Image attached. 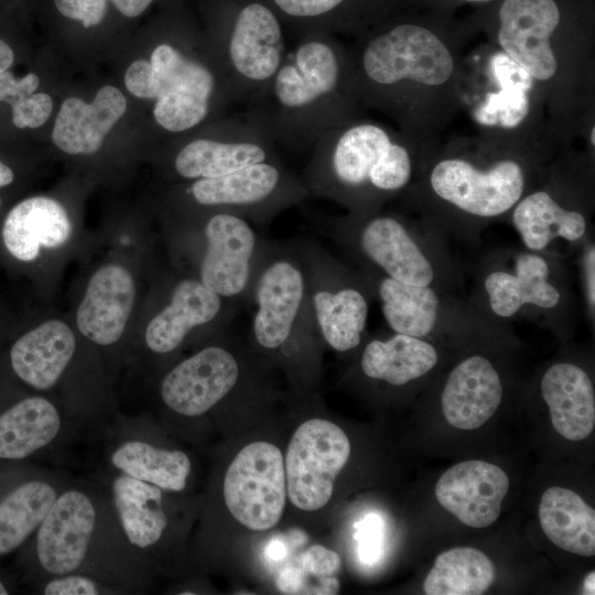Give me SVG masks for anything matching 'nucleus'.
I'll return each instance as SVG.
<instances>
[{
  "label": "nucleus",
  "mask_w": 595,
  "mask_h": 595,
  "mask_svg": "<svg viewBox=\"0 0 595 595\" xmlns=\"http://www.w3.org/2000/svg\"><path fill=\"white\" fill-rule=\"evenodd\" d=\"M345 54L323 33L306 35L285 54L251 109L275 142L314 144L331 129L346 123L353 85Z\"/></svg>",
  "instance_id": "nucleus-1"
},
{
  "label": "nucleus",
  "mask_w": 595,
  "mask_h": 595,
  "mask_svg": "<svg viewBox=\"0 0 595 595\" xmlns=\"http://www.w3.org/2000/svg\"><path fill=\"white\" fill-rule=\"evenodd\" d=\"M413 173L409 151L378 125L339 126L315 143L302 180L309 195L338 202L351 214L377 212Z\"/></svg>",
  "instance_id": "nucleus-2"
},
{
  "label": "nucleus",
  "mask_w": 595,
  "mask_h": 595,
  "mask_svg": "<svg viewBox=\"0 0 595 595\" xmlns=\"http://www.w3.org/2000/svg\"><path fill=\"white\" fill-rule=\"evenodd\" d=\"M322 231L363 266L399 282L453 293L458 270L448 239L437 229L421 231L394 215L349 214L321 224Z\"/></svg>",
  "instance_id": "nucleus-3"
},
{
  "label": "nucleus",
  "mask_w": 595,
  "mask_h": 595,
  "mask_svg": "<svg viewBox=\"0 0 595 595\" xmlns=\"http://www.w3.org/2000/svg\"><path fill=\"white\" fill-rule=\"evenodd\" d=\"M486 321L507 326L526 316L569 326L575 300L565 264L553 251L501 250L484 258L468 302Z\"/></svg>",
  "instance_id": "nucleus-4"
},
{
  "label": "nucleus",
  "mask_w": 595,
  "mask_h": 595,
  "mask_svg": "<svg viewBox=\"0 0 595 595\" xmlns=\"http://www.w3.org/2000/svg\"><path fill=\"white\" fill-rule=\"evenodd\" d=\"M249 300L256 305L251 335L263 350L285 353L292 346L299 348L322 338L298 245H264Z\"/></svg>",
  "instance_id": "nucleus-5"
},
{
  "label": "nucleus",
  "mask_w": 595,
  "mask_h": 595,
  "mask_svg": "<svg viewBox=\"0 0 595 595\" xmlns=\"http://www.w3.org/2000/svg\"><path fill=\"white\" fill-rule=\"evenodd\" d=\"M286 54L280 22L260 2L244 3L217 35L216 62L231 101H257Z\"/></svg>",
  "instance_id": "nucleus-6"
},
{
  "label": "nucleus",
  "mask_w": 595,
  "mask_h": 595,
  "mask_svg": "<svg viewBox=\"0 0 595 595\" xmlns=\"http://www.w3.org/2000/svg\"><path fill=\"white\" fill-rule=\"evenodd\" d=\"M148 99H154L153 117L165 131L182 133L208 119L216 107L231 101L216 63L184 54L170 43L151 52Z\"/></svg>",
  "instance_id": "nucleus-7"
},
{
  "label": "nucleus",
  "mask_w": 595,
  "mask_h": 595,
  "mask_svg": "<svg viewBox=\"0 0 595 595\" xmlns=\"http://www.w3.org/2000/svg\"><path fill=\"white\" fill-rule=\"evenodd\" d=\"M298 247L322 340L339 353L357 348L363 343L374 298L367 280L359 270L342 263L314 242Z\"/></svg>",
  "instance_id": "nucleus-8"
},
{
  "label": "nucleus",
  "mask_w": 595,
  "mask_h": 595,
  "mask_svg": "<svg viewBox=\"0 0 595 595\" xmlns=\"http://www.w3.org/2000/svg\"><path fill=\"white\" fill-rule=\"evenodd\" d=\"M185 194L212 213H229L256 223L270 220L309 195L302 177L290 172L280 159L218 177L195 180Z\"/></svg>",
  "instance_id": "nucleus-9"
},
{
  "label": "nucleus",
  "mask_w": 595,
  "mask_h": 595,
  "mask_svg": "<svg viewBox=\"0 0 595 595\" xmlns=\"http://www.w3.org/2000/svg\"><path fill=\"white\" fill-rule=\"evenodd\" d=\"M359 271L393 333L429 340L447 332L477 333L501 326L484 320L468 302L445 290L405 284L368 269Z\"/></svg>",
  "instance_id": "nucleus-10"
},
{
  "label": "nucleus",
  "mask_w": 595,
  "mask_h": 595,
  "mask_svg": "<svg viewBox=\"0 0 595 595\" xmlns=\"http://www.w3.org/2000/svg\"><path fill=\"white\" fill-rule=\"evenodd\" d=\"M454 69L453 57L431 31L399 24L370 39L358 57V78L366 86L390 88L404 80L429 86L445 83Z\"/></svg>",
  "instance_id": "nucleus-11"
},
{
  "label": "nucleus",
  "mask_w": 595,
  "mask_h": 595,
  "mask_svg": "<svg viewBox=\"0 0 595 595\" xmlns=\"http://www.w3.org/2000/svg\"><path fill=\"white\" fill-rule=\"evenodd\" d=\"M429 182L439 199L475 221L505 215L521 199L526 188L524 171L511 159L486 169L464 159H444L432 167Z\"/></svg>",
  "instance_id": "nucleus-12"
},
{
  "label": "nucleus",
  "mask_w": 595,
  "mask_h": 595,
  "mask_svg": "<svg viewBox=\"0 0 595 595\" xmlns=\"http://www.w3.org/2000/svg\"><path fill=\"white\" fill-rule=\"evenodd\" d=\"M284 459L273 444L257 441L245 446L224 478V499L232 517L250 530L274 527L286 500Z\"/></svg>",
  "instance_id": "nucleus-13"
},
{
  "label": "nucleus",
  "mask_w": 595,
  "mask_h": 595,
  "mask_svg": "<svg viewBox=\"0 0 595 595\" xmlns=\"http://www.w3.org/2000/svg\"><path fill=\"white\" fill-rule=\"evenodd\" d=\"M349 455V440L338 425L323 419L302 423L291 437L284 459L291 502L305 511L323 508Z\"/></svg>",
  "instance_id": "nucleus-14"
},
{
  "label": "nucleus",
  "mask_w": 595,
  "mask_h": 595,
  "mask_svg": "<svg viewBox=\"0 0 595 595\" xmlns=\"http://www.w3.org/2000/svg\"><path fill=\"white\" fill-rule=\"evenodd\" d=\"M275 141L261 119L250 110L224 120L215 133L198 136L175 153L173 169L186 180L213 178L252 164L278 160Z\"/></svg>",
  "instance_id": "nucleus-15"
},
{
  "label": "nucleus",
  "mask_w": 595,
  "mask_h": 595,
  "mask_svg": "<svg viewBox=\"0 0 595 595\" xmlns=\"http://www.w3.org/2000/svg\"><path fill=\"white\" fill-rule=\"evenodd\" d=\"M202 234L198 280L225 299L249 300L266 244L246 218L229 213L208 215Z\"/></svg>",
  "instance_id": "nucleus-16"
},
{
  "label": "nucleus",
  "mask_w": 595,
  "mask_h": 595,
  "mask_svg": "<svg viewBox=\"0 0 595 595\" xmlns=\"http://www.w3.org/2000/svg\"><path fill=\"white\" fill-rule=\"evenodd\" d=\"M239 378L240 366L235 354L212 345L173 367L162 379L160 394L174 412L197 416L227 397Z\"/></svg>",
  "instance_id": "nucleus-17"
},
{
  "label": "nucleus",
  "mask_w": 595,
  "mask_h": 595,
  "mask_svg": "<svg viewBox=\"0 0 595 595\" xmlns=\"http://www.w3.org/2000/svg\"><path fill=\"white\" fill-rule=\"evenodd\" d=\"M498 41L504 53L533 78L550 79L556 72L550 37L560 12L553 0H505Z\"/></svg>",
  "instance_id": "nucleus-18"
},
{
  "label": "nucleus",
  "mask_w": 595,
  "mask_h": 595,
  "mask_svg": "<svg viewBox=\"0 0 595 595\" xmlns=\"http://www.w3.org/2000/svg\"><path fill=\"white\" fill-rule=\"evenodd\" d=\"M96 509L83 491L66 490L55 499L37 528L36 554L52 575L75 572L83 563L95 530Z\"/></svg>",
  "instance_id": "nucleus-19"
},
{
  "label": "nucleus",
  "mask_w": 595,
  "mask_h": 595,
  "mask_svg": "<svg viewBox=\"0 0 595 595\" xmlns=\"http://www.w3.org/2000/svg\"><path fill=\"white\" fill-rule=\"evenodd\" d=\"M509 478L497 465L470 459L450 467L437 480L441 506L472 528H485L499 517Z\"/></svg>",
  "instance_id": "nucleus-20"
},
{
  "label": "nucleus",
  "mask_w": 595,
  "mask_h": 595,
  "mask_svg": "<svg viewBox=\"0 0 595 595\" xmlns=\"http://www.w3.org/2000/svg\"><path fill=\"white\" fill-rule=\"evenodd\" d=\"M502 393V379L493 361L474 354L451 370L441 392L442 412L452 426L475 430L494 415Z\"/></svg>",
  "instance_id": "nucleus-21"
},
{
  "label": "nucleus",
  "mask_w": 595,
  "mask_h": 595,
  "mask_svg": "<svg viewBox=\"0 0 595 595\" xmlns=\"http://www.w3.org/2000/svg\"><path fill=\"white\" fill-rule=\"evenodd\" d=\"M198 279H182L173 288L169 303L149 322L144 340L150 350L167 354L201 326L228 315V301Z\"/></svg>",
  "instance_id": "nucleus-22"
},
{
  "label": "nucleus",
  "mask_w": 595,
  "mask_h": 595,
  "mask_svg": "<svg viewBox=\"0 0 595 595\" xmlns=\"http://www.w3.org/2000/svg\"><path fill=\"white\" fill-rule=\"evenodd\" d=\"M134 281L119 264L99 269L89 280L78 306L79 332L95 344L107 346L122 335L134 302Z\"/></svg>",
  "instance_id": "nucleus-23"
},
{
  "label": "nucleus",
  "mask_w": 595,
  "mask_h": 595,
  "mask_svg": "<svg viewBox=\"0 0 595 595\" xmlns=\"http://www.w3.org/2000/svg\"><path fill=\"white\" fill-rule=\"evenodd\" d=\"M511 223L523 248L531 251H552V245L562 241L582 247L591 240L586 215L543 190L521 197L512 208Z\"/></svg>",
  "instance_id": "nucleus-24"
},
{
  "label": "nucleus",
  "mask_w": 595,
  "mask_h": 595,
  "mask_svg": "<svg viewBox=\"0 0 595 595\" xmlns=\"http://www.w3.org/2000/svg\"><path fill=\"white\" fill-rule=\"evenodd\" d=\"M126 109L122 93L109 85L101 87L90 104L71 97L60 108L52 140L68 154H93Z\"/></svg>",
  "instance_id": "nucleus-25"
},
{
  "label": "nucleus",
  "mask_w": 595,
  "mask_h": 595,
  "mask_svg": "<svg viewBox=\"0 0 595 595\" xmlns=\"http://www.w3.org/2000/svg\"><path fill=\"white\" fill-rule=\"evenodd\" d=\"M553 428L570 441L586 439L595 426V392L580 366L560 361L550 366L540 383Z\"/></svg>",
  "instance_id": "nucleus-26"
},
{
  "label": "nucleus",
  "mask_w": 595,
  "mask_h": 595,
  "mask_svg": "<svg viewBox=\"0 0 595 595\" xmlns=\"http://www.w3.org/2000/svg\"><path fill=\"white\" fill-rule=\"evenodd\" d=\"M76 349L73 331L64 322L50 320L20 337L12 346L13 371L37 390L52 388L72 360Z\"/></svg>",
  "instance_id": "nucleus-27"
},
{
  "label": "nucleus",
  "mask_w": 595,
  "mask_h": 595,
  "mask_svg": "<svg viewBox=\"0 0 595 595\" xmlns=\"http://www.w3.org/2000/svg\"><path fill=\"white\" fill-rule=\"evenodd\" d=\"M72 225L64 207L55 199L34 196L17 204L7 215L2 239L18 260H34L41 247L57 248L71 237Z\"/></svg>",
  "instance_id": "nucleus-28"
},
{
  "label": "nucleus",
  "mask_w": 595,
  "mask_h": 595,
  "mask_svg": "<svg viewBox=\"0 0 595 595\" xmlns=\"http://www.w3.org/2000/svg\"><path fill=\"white\" fill-rule=\"evenodd\" d=\"M437 361V349L430 340L394 333L367 342L359 366L367 378L401 387L428 375Z\"/></svg>",
  "instance_id": "nucleus-29"
},
{
  "label": "nucleus",
  "mask_w": 595,
  "mask_h": 595,
  "mask_svg": "<svg viewBox=\"0 0 595 595\" xmlns=\"http://www.w3.org/2000/svg\"><path fill=\"white\" fill-rule=\"evenodd\" d=\"M539 519L547 538L556 547L583 556L595 554V511L567 488H548L540 500Z\"/></svg>",
  "instance_id": "nucleus-30"
},
{
  "label": "nucleus",
  "mask_w": 595,
  "mask_h": 595,
  "mask_svg": "<svg viewBox=\"0 0 595 595\" xmlns=\"http://www.w3.org/2000/svg\"><path fill=\"white\" fill-rule=\"evenodd\" d=\"M111 495L121 529L129 543L138 549L154 545L167 526L162 489L120 474L112 482Z\"/></svg>",
  "instance_id": "nucleus-31"
},
{
  "label": "nucleus",
  "mask_w": 595,
  "mask_h": 595,
  "mask_svg": "<svg viewBox=\"0 0 595 595\" xmlns=\"http://www.w3.org/2000/svg\"><path fill=\"white\" fill-rule=\"evenodd\" d=\"M62 419L43 397H29L0 414V458L22 459L51 444Z\"/></svg>",
  "instance_id": "nucleus-32"
},
{
  "label": "nucleus",
  "mask_w": 595,
  "mask_h": 595,
  "mask_svg": "<svg viewBox=\"0 0 595 595\" xmlns=\"http://www.w3.org/2000/svg\"><path fill=\"white\" fill-rule=\"evenodd\" d=\"M110 463L121 474L169 491L183 490L192 469L184 452L158 448L140 440L118 445L110 455Z\"/></svg>",
  "instance_id": "nucleus-33"
},
{
  "label": "nucleus",
  "mask_w": 595,
  "mask_h": 595,
  "mask_svg": "<svg viewBox=\"0 0 595 595\" xmlns=\"http://www.w3.org/2000/svg\"><path fill=\"white\" fill-rule=\"evenodd\" d=\"M495 581V566L480 550L458 547L437 555L423 582L428 595H480Z\"/></svg>",
  "instance_id": "nucleus-34"
},
{
  "label": "nucleus",
  "mask_w": 595,
  "mask_h": 595,
  "mask_svg": "<svg viewBox=\"0 0 595 595\" xmlns=\"http://www.w3.org/2000/svg\"><path fill=\"white\" fill-rule=\"evenodd\" d=\"M56 489L46 482L18 486L0 502V554L20 547L40 527L55 499Z\"/></svg>",
  "instance_id": "nucleus-35"
},
{
  "label": "nucleus",
  "mask_w": 595,
  "mask_h": 595,
  "mask_svg": "<svg viewBox=\"0 0 595 595\" xmlns=\"http://www.w3.org/2000/svg\"><path fill=\"white\" fill-rule=\"evenodd\" d=\"M491 69L500 90L486 96L485 102L476 110V120L487 126L513 128L528 115V91L533 77L505 53L493 57Z\"/></svg>",
  "instance_id": "nucleus-36"
},
{
  "label": "nucleus",
  "mask_w": 595,
  "mask_h": 595,
  "mask_svg": "<svg viewBox=\"0 0 595 595\" xmlns=\"http://www.w3.org/2000/svg\"><path fill=\"white\" fill-rule=\"evenodd\" d=\"M303 576L302 593L309 594L311 580L320 586V594H336L339 582L334 576L340 569L339 555L323 545L310 547L300 558L295 559Z\"/></svg>",
  "instance_id": "nucleus-37"
},
{
  "label": "nucleus",
  "mask_w": 595,
  "mask_h": 595,
  "mask_svg": "<svg viewBox=\"0 0 595 595\" xmlns=\"http://www.w3.org/2000/svg\"><path fill=\"white\" fill-rule=\"evenodd\" d=\"M11 107L15 127L37 128L48 119L53 101L45 93H32L18 99Z\"/></svg>",
  "instance_id": "nucleus-38"
},
{
  "label": "nucleus",
  "mask_w": 595,
  "mask_h": 595,
  "mask_svg": "<svg viewBox=\"0 0 595 595\" xmlns=\"http://www.w3.org/2000/svg\"><path fill=\"white\" fill-rule=\"evenodd\" d=\"M356 539L359 560L365 564L376 563L383 550V522L376 513H369L359 523Z\"/></svg>",
  "instance_id": "nucleus-39"
},
{
  "label": "nucleus",
  "mask_w": 595,
  "mask_h": 595,
  "mask_svg": "<svg viewBox=\"0 0 595 595\" xmlns=\"http://www.w3.org/2000/svg\"><path fill=\"white\" fill-rule=\"evenodd\" d=\"M272 3L291 19L298 21H320L333 13L346 0H271Z\"/></svg>",
  "instance_id": "nucleus-40"
},
{
  "label": "nucleus",
  "mask_w": 595,
  "mask_h": 595,
  "mask_svg": "<svg viewBox=\"0 0 595 595\" xmlns=\"http://www.w3.org/2000/svg\"><path fill=\"white\" fill-rule=\"evenodd\" d=\"M66 18L79 21L84 28L99 24L107 11L108 0H54Z\"/></svg>",
  "instance_id": "nucleus-41"
},
{
  "label": "nucleus",
  "mask_w": 595,
  "mask_h": 595,
  "mask_svg": "<svg viewBox=\"0 0 595 595\" xmlns=\"http://www.w3.org/2000/svg\"><path fill=\"white\" fill-rule=\"evenodd\" d=\"M100 593L101 589L94 580L72 573L56 575L43 589L45 595H97Z\"/></svg>",
  "instance_id": "nucleus-42"
},
{
  "label": "nucleus",
  "mask_w": 595,
  "mask_h": 595,
  "mask_svg": "<svg viewBox=\"0 0 595 595\" xmlns=\"http://www.w3.org/2000/svg\"><path fill=\"white\" fill-rule=\"evenodd\" d=\"M581 251V281L585 310L592 322L595 317V246L588 240Z\"/></svg>",
  "instance_id": "nucleus-43"
},
{
  "label": "nucleus",
  "mask_w": 595,
  "mask_h": 595,
  "mask_svg": "<svg viewBox=\"0 0 595 595\" xmlns=\"http://www.w3.org/2000/svg\"><path fill=\"white\" fill-rule=\"evenodd\" d=\"M39 77L30 73L21 79H15L9 71L0 73V101L11 106L21 97L32 94L39 86Z\"/></svg>",
  "instance_id": "nucleus-44"
},
{
  "label": "nucleus",
  "mask_w": 595,
  "mask_h": 595,
  "mask_svg": "<svg viewBox=\"0 0 595 595\" xmlns=\"http://www.w3.org/2000/svg\"><path fill=\"white\" fill-rule=\"evenodd\" d=\"M277 586L284 594H301L303 576L296 560L286 563L277 575Z\"/></svg>",
  "instance_id": "nucleus-45"
},
{
  "label": "nucleus",
  "mask_w": 595,
  "mask_h": 595,
  "mask_svg": "<svg viewBox=\"0 0 595 595\" xmlns=\"http://www.w3.org/2000/svg\"><path fill=\"white\" fill-rule=\"evenodd\" d=\"M116 9L128 18H136L143 13L153 0H110Z\"/></svg>",
  "instance_id": "nucleus-46"
},
{
  "label": "nucleus",
  "mask_w": 595,
  "mask_h": 595,
  "mask_svg": "<svg viewBox=\"0 0 595 595\" xmlns=\"http://www.w3.org/2000/svg\"><path fill=\"white\" fill-rule=\"evenodd\" d=\"M286 551L284 543L275 539L268 545L266 554L273 561H280L285 558Z\"/></svg>",
  "instance_id": "nucleus-47"
},
{
  "label": "nucleus",
  "mask_w": 595,
  "mask_h": 595,
  "mask_svg": "<svg viewBox=\"0 0 595 595\" xmlns=\"http://www.w3.org/2000/svg\"><path fill=\"white\" fill-rule=\"evenodd\" d=\"M14 60V54L12 48L0 39V73L8 71L12 65Z\"/></svg>",
  "instance_id": "nucleus-48"
},
{
  "label": "nucleus",
  "mask_w": 595,
  "mask_h": 595,
  "mask_svg": "<svg viewBox=\"0 0 595 595\" xmlns=\"http://www.w3.org/2000/svg\"><path fill=\"white\" fill-rule=\"evenodd\" d=\"M13 177L12 170L0 160V187L9 185Z\"/></svg>",
  "instance_id": "nucleus-49"
},
{
  "label": "nucleus",
  "mask_w": 595,
  "mask_h": 595,
  "mask_svg": "<svg viewBox=\"0 0 595 595\" xmlns=\"http://www.w3.org/2000/svg\"><path fill=\"white\" fill-rule=\"evenodd\" d=\"M594 577H595V574L594 572H591L586 577H585V581H584V584H583V594H594Z\"/></svg>",
  "instance_id": "nucleus-50"
},
{
  "label": "nucleus",
  "mask_w": 595,
  "mask_h": 595,
  "mask_svg": "<svg viewBox=\"0 0 595 595\" xmlns=\"http://www.w3.org/2000/svg\"><path fill=\"white\" fill-rule=\"evenodd\" d=\"M7 594H8V591L2 584V582L0 581V595H7Z\"/></svg>",
  "instance_id": "nucleus-51"
},
{
  "label": "nucleus",
  "mask_w": 595,
  "mask_h": 595,
  "mask_svg": "<svg viewBox=\"0 0 595 595\" xmlns=\"http://www.w3.org/2000/svg\"><path fill=\"white\" fill-rule=\"evenodd\" d=\"M591 143L593 145L595 144V128L594 127L592 128V131H591Z\"/></svg>",
  "instance_id": "nucleus-52"
},
{
  "label": "nucleus",
  "mask_w": 595,
  "mask_h": 595,
  "mask_svg": "<svg viewBox=\"0 0 595 595\" xmlns=\"http://www.w3.org/2000/svg\"><path fill=\"white\" fill-rule=\"evenodd\" d=\"M466 1H489V0H466Z\"/></svg>",
  "instance_id": "nucleus-53"
},
{
  "label": "nucleus",
  "mask_w": 595,
  "mask_h": 595,
  "mask_svg": "<svg viewBox=\"0 0 595 595\" xmlns=\"http://www.w3.org/2000/svg\"><path fill=\"white\" fill-rule=\"evenodd\" d=\"M0 205H1V201H0Z\"/></svg>",
  "instance_id": "nucleus-54"
}]
</instances>
